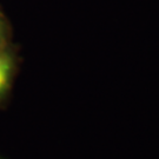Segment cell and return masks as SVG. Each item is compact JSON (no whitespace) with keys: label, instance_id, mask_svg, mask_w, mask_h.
<instances>
[{"label":"cell","instance_id":"6da1fadb","mask_svg":"<svg viewBox=\"0 0 159 159\" xmlns=\"http://www.w3.org/2000/svg\"><path fill=\"white\" fill-rule=\"evenodd\" d=\"M14 54L7 47V45L0 46V96L7 91L14 73Z\"/></svg>","mask_w":159,"mask_h":159},{"label":"cell","instance_id":"7a4b0ae2","mask_svg":"<svg viewBox=\"0 0 159 159\" xmlns=\"http://www.w3.org/2000/svg\"><path fill=\"white\" fill-rule=\"evenodd\" d=\"M7 24L4 14L0 11V46L7 45Z\"/></svg>","mask_w":159,"mask_h":159}]
</instances>
